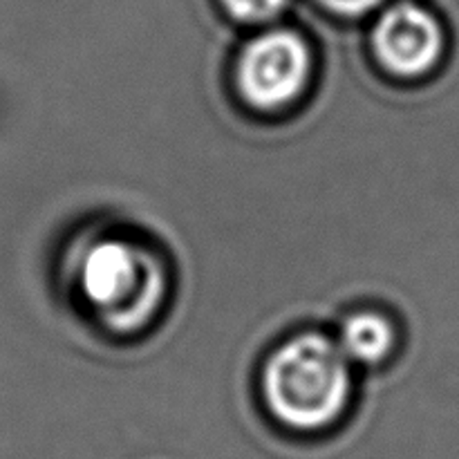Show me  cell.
<instances>
[{"label": "cell", "mask_w": 459, "mask_h": 459, "mask_svg": "<svg viewBox=\"0 0 459 459\" xmlns=\"http://www.w3.org/2000/svg\"><path fill=\"white\" fill-rule=\"evenodd\" d=\"M394 345V330L388 318L375 312L352 314L341 327L339 348L350 361L379 363Z\"/></svg>", "instance_id": "obj_5"}, {"label": "cell", "mask_w": 459, "mask_h": 459, "mask_svg": "<svg viewBox=\"0 0 459 459\" xmlns=\"http://www.w3.org/2000/svg\"><path fill=\"white\" fill-rule=\"evenodd\" d=\"M290 0H222L224 9L240 22H267L281 16Z\"/></svg>", "instance_id": "obj_6"}, {"label": "cell", "mask_w": 459, "mask_h": 459, "mask_svg": "<svg viewBox=\"0 0 459 459\" xmlns=\"http://www.w3.org/2000/svg\"><path fill=\"white\" fill-rule=\"evenodd\" d=\"M442 22L417 3H397L385 9L372 30V48L381 67L394 76L420 79L444 56Z\"/></svg>", "instance_id": "obj_4"}, {"label": "cell", "mask_w": 459, "mask_h": 459, "mask_svg": "<svg viewBox=\"0 0 459 459\" xmlns=\"http://www.w3.org/2000/svg\"><path fill=\"white\" fill-rule=\"evenodd\" d=\"M312 79V52L296 31L260 34L238 58L236 83L242 99L258 110H282Z\"/></svg>", "instance_id": "obj_2"}, {"label": "cell", "mask_w": 459, "mask_h": 459, "mask_svg": "<svg viewBox=\"0 0 459 459\" xmlns=\"http://www.w3.org/2000/svg\"><path fill=\"white\" fill-rule=\"evenodd\" d=\"M152 267L128 242L103 240L85 254L81 264V290L88 303L112 321H134L133 303L151 305Z\"/></svg>", "instance_id": "obj_3"}, {"label": "cell", "mask_w": 459, "mask_h": 459, "mask_svg": "<svg viewBox=\"0 0 459 459\" xmlns=\"http://www.w3.org/2000/svg\"><path fill=\"white\" fill-rule=\"evenodd\" d=\"M350 359L321 334H300L269 357L264 403L282 426L314 433L334 424L350 402Z\"/></svg>", "instance_id": "obj_1"}, {"label": "cell", "mask_w": 459, "mask_h": 459, "mask_svg": "<svg viewBox=\"0 0 459 459\" xmlns=\"http://www.w3.org/2000/svg\"><path fill=\"white\" fill-rule=\"evenodd\" d=\"M318 3L330 12L341 13V16H361V13L372 12L377 4H381V0H318Z\"/></svg>", "instance_id": "obj_7"}]
</instances>
